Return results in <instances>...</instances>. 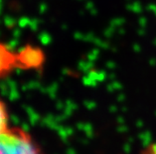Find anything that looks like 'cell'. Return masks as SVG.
<instances>
[{"instance_id": "1", "label": "cell", "mask_w": 156, "mask_h": 154, "mask_svg": "<svg viewBox=\"0 0 156 154\" xmlns=\"http://www.w3.org/2000/svg\"><path fill=\"white\" fill-rule=\"evenodd\" d=\"M0 154H43L30 133L19 127L0 132Z\"/></svg>"}, {"instance_id": "2", "label": "cell", "mask_w": 156, "mask_h": 154, "mask_svg": "<svg viewBox=\"0 0 156 154\" xmlns=\"http://www.w3.org/2000/svg\"><path fill=\"white\" fill-rule=\"evenodd\" d=\"M15 59L14 53L6 47L4 44L0 43V75H3L15 66Z\"/></svg>"}, {"instance_id": "3", "label": "cell", "mask_w": 156, "mask_h": 154, "mask_svg": "<svg viewBox=\"0 0 156 154\" xmlns=\"http://www.w3.org/2000/svg\"><path fill=\"white\" fill-rule=\"evenodd\" d=\"M8 112L6 105L3 101L0 99V132L8 127Z\"/></svg>"}]
</instances>
